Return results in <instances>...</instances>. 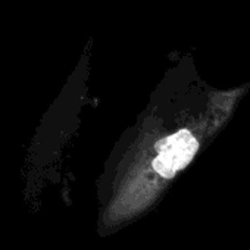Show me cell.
I'll list each match as a JSON object with an SVG mask.
<instances>
[{
  "mask_svg": "<svg viewBox=\"0 0 250 250\" xmlns=\"http://www.w3.org/2000/svg\"><path fill=\"white\" fill-rule=\"evenodd\" d=\"M190 93L177 72L153 91L150 102L118 142L119 168L131 190H155L171 183L200 152L208 116L190 106Z\"/></svg>",
  "mask_w": 250,
  "mask_h": 250,
  "instance_id": "obj_1",
  "label": "cell"
}]
</instances>
